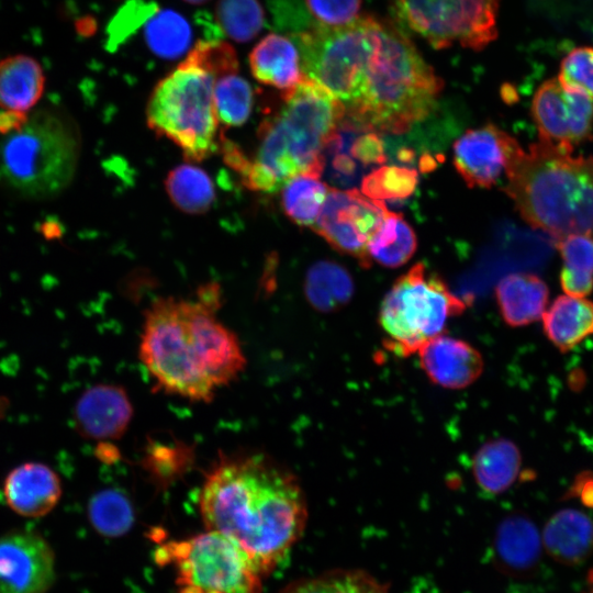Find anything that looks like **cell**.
I'll return each instance as SVG.
<instances>
[{"mask_svg":"<svg viewBox=\"0 0 593 593\" xmlns=\"http://www.w3.org/2000/svg\"><path fill=\"white\" fill-rule=\"evenodd\" d=\"M133 416V405L121 385L99 383L85 390L72 409L76 432L90 440L119 439Z\"/></svg>","mask_w":593,"mask_h":593,"instance_id":"2e32d148","label":"cell"},{"mask_svg":"<svg viewBox=\"0 0 593 593\" xmlns=\"http://www.w3.org/2000/svg\"><path fill=\"white\" fill-rule=\"evenodd\" d=\"M7 505L18 515L38 518L59 503L63 483L58 473L38 461L21 463L9 471L2 484Z\"/></svg>","mask_w":593,"mask_h":593,"instance_id":"e0dca14e","label":"cell"},{"mask_svg":"<svg viewBox=\"0 0 593 593\" xmlns=\"http://www.w3.org/2000/svg\"><path fill=\"white\" fill-rule=\"evenodd\" d=\"M213 104L217 121L227 126H239L253 109L251 86L237 74L222 76L214 82Z\"/></svg>","mask_w":593,"mask_h":593,"instance_id":"836d02e7","label":"cell"},{"mask_svg":"<svg viewBox=\"0 0 593 593\" xmlns=\"http://www.w3.org/2000/svg\"><path fill=\"white\" fill-rule=\"evenodd\" d=\"M145 41L157 56L175 59L190 46L191 27L184 16L170 10H157L145 23Z\"/></svg>","mask_w":593,"mask_h":593,"instance_id":"d6a6232c","label":"cell"},{"mask_svg":"<svg viewBox=\"0 0 593 593\" xmlns=\"http://www.w3.org/2000/svg\"><path fill=\"white\" fill-rule=\"evenodd\" d=\"M278 593H390L370 573L356 569H335L295 580Z\"/></svg>","mask_w":593,"mask_h":593,"instance_id":"f546056e","label":"cell"},{"mask_svg":"<svg viewBox=\"0 0 593 593\" xmlns=\"http://www.w3.org/2000/svg\"><path fill=\"white\" fill-rule=\"evenodd\" d=\"M88 519L93 529L104 537L125 535L134 524V507L119 489L108 488L94 493L88 502Z\"/></svg>","mask_w":593,"mask_h":593,"instance_id":"4dcf8cb0","label":"cell"},{"mask_svg":"<svg viewBox=\"0 0 593 593\" xmlns=\"http://www.w3.org/2000/svg\"><path fill=\"white\" fill-rule=\"evenodd\" d=\"M322 176L304 172L290 178L281 187V204L284 213L300 226L315 224L329 187Z\"/></svg>","mask_w":593,"mask_h":593,"instance_id":"f1b7e54d","label":"cell"},{"mask_svg":"<svg viewBox=\"0 0 593 593\" xmlns=\"http://www.w3.org/2000/svg\"><path fill=\"white\" fill-rule=\"evenodd\" d=\"M184 1L193 3V4H200V3L206 2L208 0H184Z\"/></svg>","mask_w":593,"mask_h":593,"instance_id":"7bdbcfd3","label":"cell"},{"mask_svg":"<svg viewBox=\"0 0 593 593\" xmlns=\"http://www.w3.org/2000/svg\"><path fill=\"white\" fill-rule=\"evenodd\" d=\"M557 79L564 89L593 100V46L569 52L560 63Z\"/></svg>","mask_w":593,"mask_h":593,"instance_id":"74e56055","label":"cell"},{"mask_svg":"<svg viewBox=\"0 0 593 593\" xmlns=\"http://www.w3.org/2000/svg\"><path fill=\"white\" fill-rule=\"evenodd\" d=\"M454 165L471 188L497 183L523 152L518 142L494 124L468 130L454 144Z\"/></svg>","mask_w":593,"mask_h":593,"instance_id":"9a60e30c","label":"cell"},{"mask_svg":"<svg viewBox=\"0 0 593 593\" xmlns=\"http://www.w3.org/2000/svg\"><path fill=\"white\" fill-rule=\"evenodd\" d=\"M380 25L381 21L362 16L342 27L316 25L299 33L294 42L304 77L327 89L345 107L376 43Z\"/></svg>","mask_w":593,"mask_h":593,"instance_id":"30bf717a","label":"cell"},{"mask_svg":"<svg viewBox=\"0 0 593 593\" xmlns=\"http://www.w3.org/2000/svg\"><path fill=\"white\" fill-rule=\"evenodd\" d=\"M443 81L414 44L381 22L343 122L363 132L400 134L434 109Z\"/></svg>","mask_w":593,"mask_h":593,"instance_id":"3957f363","label":"cell"},{"mask_svg":"<svg viewBox=\"0 0 593 593\" xmlns=\"http://www.w3.org/2000/svg\"><path fill=\"white\" fill-rule=\"evenodd\" d=\"M467 307L436 273L417 262L395 280L379 311L385 347L406 357L440 335L447 321Z\"/></svg>","mask_w":593,"mask_h":593,"instance_id":"52a82bcc","label":"cell"},{"mask_svg":"<svg viewBox=\"0 0 593 593\" xmlns=\"http://www.w3.org/2000/svg\"><path fill=\"white\" fill-rule=\"evenodd\" d=\"M563 266L560 284L566 294L585 298L593 290V235L572 234L557 240Z\"/></svg>","mask_w":593,"mask_h":593,"instance_id":"83f0119b","label":"cell"},{"mask_svg":"<svg viewBox=\"0 0 593 593\" xmlns=\"http://www.w3.org/2000/svg\"><path fill=\"white\" fill-rule=\"evenodd\" d=\"M505 176L504 191L530 226L556 240L593 235V157L539 141L523 149Z\"/></svg>","mask_w":593,"mask_h":593,"instance_id":"277c9868","label":"cell"},{"mask_svg":"<svg viewBox=\"0 0 593 593\" xmlns=\"http://www.w3.org/2000/svg\"><path fill=\"white\" fill-rule=\"evenodd\" d=\"M335 137L354 160L365 166L379 165L387 160L384 144L376 132H362L353 143L346 144L338 127Z\"/></svg>","mask_w":593,"mask_h":593,"instance_id":"ab89813d","label":"cell"},{"mask_svg":"<svg viewBox=\"0 0 593 593\" xmlns=\"http://www.w3.org/2000/svg\"><path fill=\"white\" fill-rule=\"evenodd\" d=\"M216 19L222 31L239 43L253 40L265 21L259 0H220Z\"/></svg>","mask_w":593,"mask_h":593,"instance_id":"e575fe53","label":"cell"},{"mask_svg":"<svg viewBox=\"0 0 593 593\" xmlns=\"http://www.w3.org/2000/svg\"><path fill=\"white\" fill-rule=\"evenodd\" d=\"M139 358L168 394L209 403L216 387L209 372L206 338L191 301L158 299L145 315Z\"/></svg>","mask_w":593,"mask_h":593,"instance_id":"8992f818","label":"cell"},{"mask_svg":"<svg viewBox=\"0 0 593 593\" xmlns=\"http://www.w3.org/2000/svg\"><path fill=\"white\" fill-rule=\"evenodd\" d=\"M572 497H578L583 505L593 508V473L581 472L569 490Z\"/></svg>","mask_w":593,"mask_h":593,"instance_id":"60d3db41","label":"cell"},{"mask_svg":"<svg viewBox=\"0 0 593 593\" xmlns=\"http://www.w3.org/2000/svg\"><path fill=\"white\" fill-rule=\"evenodd\" d=\"M214 82L212 75L179 65L157 83L149 98V127L172 141L191 161L206 158L215 148Z\"/></svg>","mask_w":593,"mask_h":593,"instance_id":"ba28073f","label":"cell"},{"mask_svg":"<svg viewBox=\"0 0 593 593\" xmlns=\"http://www.w3.org/2000/svg\"><path fill=\"white\" fill-rule=\"evenodd\" d=\"M55 553L36 530L0 536V593H47L55 581Z\"/></svg>","mask_w":593,"mask_h":593,"instance_id":"5bb4252c","label":"cell"},{"mask_svg":"<svg viewBox=\"0 0 593 593\" xmlns=\"http://www.w3.org/2000/svg\"><path fill=\"white\" fill-rule=\"evenodd\" d=\"M199 510L205 529L233 540L262 577L287 557L307 522L298 479L255 454L222 456L205 477Z\"/></svg>","mask_w":593,"mask_h":593,"instance_id":"6da1fadb","label":"cell"},{"mask_svg":"<svg viewBox=\"0 0 593 593\" xmlns=\"http://www.w3.org/2000/svg\"><path fill=\"white\" fill-rule=\"evenodd\" d=\"M402 20L437 49L481 51L497 37L499 0H395Z\"/></svg>","mask_w":593,"mask_h":593,"instance_id":"8fae6325","label":"cell"},{"mask_svg":"<svg viewBox=\"0 0 593 593\" xmlns=\"http://www.w3.org/2000/svg\"><path fill=\"white\" fill-rule=\"evenodd\" d=\"M417 182L413 168L381 166L362 178L360 191L372 200H403L413 194Z\"/></svg>","mask_w":593,"mask_h":593,"instance_id":"d590c367","label":"cell"},{"mask_svg":"<svg viewBox=\"0 0 593 593\" xmlns=\"http://www.w3.org/2000/svg\"><path fill=\"white\" fill-rule=\"evenodd\" d=\"M542 547L556 562L574 567L593 553V519L575 508H563L547 521L541 534Z\"/></svg>","mask_w":593,"mask_h":593,"instance_id":"d6986e66","label":"cell"},{"mask_svg":"<svg viewBox=\"0 0 593 593\" xmlns=\"http://www.w3.org/2000/svg\"><path fill=\"white\" fill-rule=\"evenodd\" d=\"M306 7L324 27H342L359 18L362 0H305Z\"/></svg>","mask_w":593,"mask_h":593,"instance_id":"f35d334b","label":"cell"},{"mask_svg":"<svg viewBox=\"0 0 593 593\" xmlns=\"http://www.w3.org/2000/svg\"><path fill=\"white\" fill-rule=\"evenodd\" d=\"M417 354L426 376L441 388L465 389L483 371L481 354L467 342L451 336L440 334L432 338Z\"/></svg>","mask_w":593,"mask_h":593,"instance_id":"ac0fdd59","label":"cell"},{"mask_svg":"<svg viewBox=\"0 0 593 593\" xmlns=\"http://www.w3.org/2000/svg\"><path fill=\"white\" fill-rule=\"evenodd\" d=\"M385 210L383 201L372 200L360 190L329 187L312 228L333 248L369 267L367 246L379 228Z\"/></svg>","mask_w":593,"mask_h":593,"instance_id":"7c38bea8","label":"cell"},{"mask_svg":"<svg viewBox=\"0 0 593 593\" xmlns=\"http://www.w3.org/2000/svg\"><path fill=\"white\" fill-rule=\"evenodd\" d=\"M581 593H593V568H591L586 573L584 586Z\"/></svg>","mask_w":593,"mask_h":593,"instance_id":"b9f144b4","label":"cell"},{"mask_svg":"<svg viewBox=\"0 0 593 593\" xmlns=\"http://www.w3.org/2000/svg\"><path fill=\"white\" fill-rule=\"evenodd\" d=\"M45 85L42 66L31 56L19 54L0 60V109L29 114L41 99Z\"/></svg>","mask_w":593,"mask_h":593,"instance_id":"603a6c76","label":"cell"},{"mask_svg":"<svg viewBox=\"0 0 593 593\" xmlns=\"http://www.w3.org/2000/svg\"><path fill=\"white\" fill-rule=\"evenodd\" d=\"M154 557L158 564L174 567L177 593H261L264 577L216 530L159 544Z\"/></svg>","mask_w":593,"mask_h":593,"instance_id":"9c48e42d","label":"cell"},{"mask_svg":"<svg viewBox=\"0 0 593 593\" xmlns=\"http://www.w3.org/2000/svg\"><path fill=\"white\" fill-rule=\"evenodd\" d=\"M249 66L259 82L283 92L293 89L304 78L296 43L275 33L261 38L251 49Z\"/></svg>","mask_w":593,"mask_h":593,"instance_id":"44dd1931","label":"cell"},{"mask_svg":"<svg viewBox=\"0 0 593 593\" xmlns=\"http://www.w3.org/2000/svg\"><path fill=\"white\" fill-rule=\"evenodd\" d=\"M180 65L203 70L215 79L236 74L238 69L235 49L228 43L214 38L198 43Z\"/></svg>","mask_w":593,"mask_h":593,"instance_id":"8d00e7d4","label":"cell"},{"mask_svg":"<svg viewBox=\"0 0 593 593\" xmlns=\"http://www.w3.org/2000/svg\"><path fill=\"white\" fill-rule=\"evenodd\" d=\"M541 318L547 338L563 353L593 335V302L585 298L559 295Z\"/></svg>","mask_w":593,"mask_h":593,"instance_id":"cb8c5ba5","label":"cell"},{"mask_svg":"<svg viewBox=\"0 0 593 593\" xmlns=\"http://www.w3.org/2000/svg\"><path fill=\"white\" fill-rule=\"evenodd\" d=\"M79 155L76 123L56 109H40L1 134L0 182L27 199L54 198L70 184Z\"/></svg>","mask_w":593,"mask_h":593,"instance_id":"5b68a950","label":"cell"},{"mask_svg":"<svg viewBox=\"0 0 593 593\" xmlns=\"http://www.w3.org/2000/svg\"><path fill=\"white\" fill-rule=\"evenodd\" d=\"M304 292L314 309L333 312L350 301L354 281L340 265L328 260L318 261L307 271Z\"/></svg>","mask_w":593,"mask_h":593,"instance_id":"4316f807","label":"cell"},{"mask_svg":"<svg viewBox=\"0 0 593 593\" xmlns=\"http://www.w3.org/2000/svg\"><path fill=\"white\" fill-rule=\"evenodd\" d=\"M521 467L522 455L518 447L505 438L484 443L472 460L474 481L486 496L506 492L516 482Z\"/></svg>","mask_w":593,"mask_h":593,"instance_id":"d4e9b609","label":"cell"},{"mask_svg":"<svg viewBox=\"0 0 593 593\" xmlns=\"http://www.w3.org/2000/svg\"><path fill=\"white\" fill-rule=\"evenodd\" d=\"M494 558L501 571L519 577L535 571L541 557L542 540L537 526L528 517L514 514L499 525Z\"/></svg>","mask_w":593,"mask_h":593,"instance_id":"ffe728a7","label":"cell"},{"mask_svg":"<svg viewBox=\"0 0 593 593\" xmlns=\"http://www.w3.org/2000/svg\"><path fill=\"white\" fill-rule=\"evenodd\" d=\"M170 200L181 211L199 214L208 211L214 201V188L209 175L193 165H180L166 180Z\"/></svg>","mask_w":593,"mask_h":593,"instance_id":"1f68e13d","label":"cell"},{"mask_svg":"<svg viewBox=\"0 0 593 593\" xmlns=\"http://www.w3.org/2000/svg\"><path fill=\"white\" fill-rule=\"evenodd\" d=\"M344 116V104L304 77L282 93L281 107L262 122L254 157H245L231 142L223 145L224 157L250 189L277 191L296 175L322 176L325 147Z\"/></svg>","mask_w":593,"mask_h":593,"instance_id":"7a4b0ae2","label":"cell"},{"mask_svg":"<svg viewBox=\"0 0 593 593\" xmlns=\"http://www.w3.org/2000/svg\"><path fill=\"white\" fill-rule=\"evenodd\" d=\"M417 240L412 226L403 215L385 210L382 222L367 246L369 262L396 268L411 259Z\"/></svg>","mask_w":593,"mask_h":593,"instance_id":"484cf974","label":"cell"},{"mask_svg":"<svg viewBox=\"0 0 593 593\" xmlns=\"http://www.w3.org/2000/svg\"><path fill=\"white\" fill-rule=\"evenodd\" d=\"M495 294L504 322L512 327H521L541 318L549 290L538 276L515 272L500 280Z\"/></svg>","mask_w":593,"mask_h":593,"instance_id":"7402d4cb","label":"cell"},{"mask_svg":"<svg viewBox=\"0 0 593 593\" xmlns=\"http://www.w3.org/2000/svg\"><path fill=\"white\" fill-rule=\"evenodd\" d=\"M530 110L539 141L573 148L593 133V100L564 89L557 78L537 88Z\"/></svg>","mask_w":593,"mask_h":593,"instance_id":"4fadbf2b","label":"cell"}]
</instances>
